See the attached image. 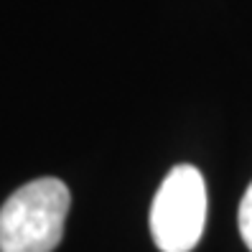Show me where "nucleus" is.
<instances>
[{"instance_id": "f257e3e1", "label": "nucleus", "mask_w": 252, "mask_h": 252, "mask_svg": "<svg viewBox=\"0 0 252 252\" xmlns=\"http://www.w3.org/2000/svg\"><path fill=\"white\" fill-rule=\"evenodd\" d=\"M69 189L59 179H36L0 206V252H54L64 237Z\"/></svg>"}, {"instance_id": "f03ea898", "label": "nucleus", "mask_w": 252, "mask_h": 252, "mask_svg": "<svg viewBox=\"0 0 252 252\" xmlns=\"http://www.w3.org/2000/svg\"><path fill=\"white\" fill-rule=\"evenodd\" d=\"M206 224V184L196 166H173L151 206V234L160 252H191Z\"/></svg>"}, {"instance_id": "7ed1b4c3", "label": "nucleus", "mask_w": 252, "mask_h": 252, "mask_svg": "<svg viewBox=\"0 0 252 252\" xmlns=\"http://www.w3.org/2000/svg\"><path fill=\"white\" fill-rule=\"evenodd\" d=\"M240 234L245 245L252 250V184L247 186L245 196L240 201Z\"/></svg>"}]
</instances>
